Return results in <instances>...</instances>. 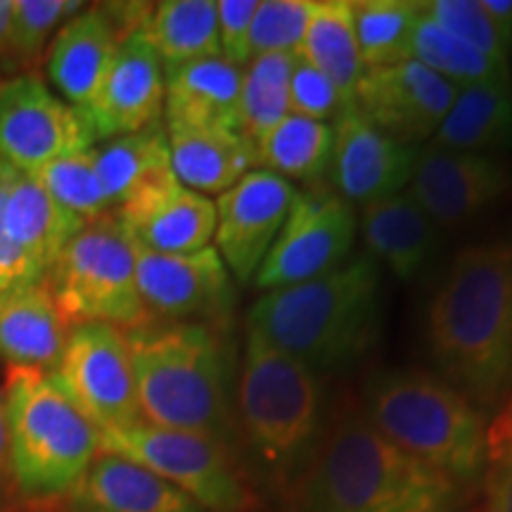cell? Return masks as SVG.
Masks as SVG:
<instances>
[{
	"label": "cell",
	"mask_w": 512,
	"mask_h": 512,
	"mask_svg": "<svg viewBox=\"0 0 512 512\" xmlns=\"http://www.w3.org/2000/svg\"><path fill=\"white\" fill-rule=\"evenodd\" d=\"M256 8H259V0H221L216 3L221 57L240 69H245L252 60L249 31H252Z\"/></svg>",
	"instance_id": "ab89813d"
},
{
	"label": "cell",
	"mask_w": 512,
	"mask_h": 512,
	"mask_svg": "<svg viewBox=\"0 0 512 512\" xmlns=\"http://www.w3.org/2000/svg\"><path fill=\"white\" fill-rule=\"evenodd\" d=\"M93 157L102 192L112 209H121L138 192L174 176L169 138L166 128L159 124L128 136L102 140V145L93 147Z\"/></svg>",
	"instance_id": "83f0119b"
},
{
	"label": "cell",
	"mask_w": 512,
	"mask_h": 512,
	"mask_svg": "<svg viewBox=\"0 0 512 512\" xmlns=\"http://www.w3.org/2000/svg\"><path fill=\"white\" fill-rule=\"evenodd\" d=\"M347 102L332 81L325 74H320L313 64L304 57H294L292 81H290V110L297 117H306L313 121L330 124L339 114L347 110Z\"/></svg>",
	"instance_id": "f35d334b"
},
{
	"label": "cell",
	"mask_w": 512,
	"mask_h": 512,
	"mask_svg": "<svg viewBox=\"0 0 512 512\" xmlns=\"http://www.w3.org/2000/svg\"><path fill=\"white\" fill-rule=\"evenodd\" d=\"M121 38L102 8L76 12L62 24L48 50V79L81 114L98 95Z\"/></svg>",
	"instance_id": "7402d4cb"
},
{
	"label": "cell",
	"mask_w": 512,
	"mask_h": 512,
	"mask_svg": "<svg viewBox=\"0 0 512 512\" xmlns=\"http://www.w3.org/2000/svg\"><path fill=\"white\" fill-rule=\"evenodd\" d=\"M458 86L434 74L418 60L366 69L358 81L354 107L377 131L396 143H430L446 119Z\"/></svg>",
	"instance_id": "5bb4252c"
},
{
	"label": "cell",
	"mask_w": 512,
	"mask_h": 512,
	"mask_svg": "<svg viewBox=\"0 0 512 512\" xmlns=\"http://www.w3.org/2000/svg\"><path fill=\"white\" fill-rule=\"evenodd\" d=\"M290 53H271L252 57L242 69L240 93V133L256 145L280 121L292 114L290 81L294 69Z\"/></svg>",
	"instance_id": "d6a6232c"
},
{
	"label": "cell",
	"mask_w": 512,
	"mask_h": 512,
	"mask_svg": "<svg viewBox=\"0 0 512 512\" xmlns=\"http://www.w3.org/2000/svg\"><path fill=\"white\" fill-rule=\"evenodd\" d=\"M145 34L164 76L190 62L221 55L219 10L214 0H164L155 5Z\"/></svg>",
	"instance_id": "f1b7e54d"
},
{
	"label": "cell",
	"mask_w": 512,
	"mask_h": 512,
	"mask_svg": "<svg viewBox=\"0 0 512 512\" xmlns=\"http://www.w3.org/2000/svg\"><path fill=\"white\" fill-rule=\"evenodd\" d=\"M486 512H512V441L489 453Z\"/></svg>",
	"instance_id": "b9f144b4"
},
{
	"label": "cell",
	"mask_w": 512,
	"mask_h": 512,
	"mask_svg": "<svg viewBox=\"0 0 512 512\" xmlns=\"http://www.w3.org/2000/svg\"><path fill=\"white\" fill-rule=\"evenodd\" d=\"M62 503L67 512H204L143 465L102 451L62 496Z\"/></svg>",
	"instance_id": "ffe728a7"
},
{
	"label": "cell",
	"mask_w": 512,
	"mask_h": 512,
	"mask_svg": "<svg viewBox=\"0 0 512 512\" xmlns=\"http://www.w3.org/2000/svg\"><path fill=\"white\" fill-rule=\"evenodd\" d=\"M55 377L100 434L143 422L124 330L107 323L69 328Z\"/></svg>",
	"instance_id": "8fae6325"
},
{
	"label": "cell",
	"mask_w": 512,
	"mask_h": 512,
	"mask_svg": "<svg viewBox=\"0 0 512 512\" xmlns=\"http://www.w3.org/2000/svg\"><path fill=\"white\" fill-rule=\"evenodd\" d=\"M117 216L133 242L162 254L200 252L216 233V204L176 176L138 192Z\"/></svg>",
	"instance_id": "d6986e66"
},
{
	"label": "cell",
	"mask_w": 512,
	"mask_h": 512,
	"mask_svg": "<svg viewBox=\"0 0 512 512\" xmlns=\"http://www.w3.org/2000/svg\"><path fill=\"white\" fill-rule=\"evenodd\" d=\"M124 332L143 422L233 446L235 370L223 332L214 323L166 320Z\"/></svg>",
	"instance_id": "7a4b0ae2"
},
{
	"label": "cell",
	"mask_w": 512,
	"mask_h": 512,
	"mask_svg": "<svg viewBox=\"0 0 512 512\" xmlns=\"http://www.w3.org/2000/svg\"><path fill=\"white\" fill-rule=\"evenodd\" d=\"M332 143V124L290 114L254 145L256 169L271 171L290 183H320L330 171Z\"/></svg>",
	"instance_id": "4dcf8cb0"
},
{
	"label": "cell",
	"mask_w": 512,
	"mask_h": 512,
	"mask_svg": "<svg viewBox=\"0 0 512 512\" xmlns=\"http://www.w3.org/2000/svg\"><path fill=\"white\" fill-rule=\"evenodd\" d=\"M366 418L377 432L460 484L489 463V425L456 387L418 368L380 370L366 384Z\"/></svg>",
	"instance_id": "8992f818"
},
{
	"label": "cell",
	"mask_w": 512,
	"mask_h": 512,
	"mask_svg": "<svg viewBox=\"0 0 512 512\" xmlns=\"http://www.w3.org/2000/svg\"><path fill=\"white\" fill-rule=\"evenodd\" d=\"M3 399L19 491L31 498L64 496L100 453V432L48 370L10 366Z\"/></svg>",
	"instance_id": "52a82bcc"
},
{
	"label": "cell",
	"mask_w": 512,
	"mask_h": 512,
	"mask_svg": "<svg viewBox=\"0 0 512 512\" xmlns=\"http://www.w3.org/2000/svg\"><path fill=\"white\" fill-rule=\"evenodd\" d=\"M309 512H458L463 484L403 451L366 415L337 422L306 472Z\"/></svg>",
	"instance_id": "5b68a950"
},
{
	"label": "cell",
	"mask_w": 512,
	"mask_h": 512,
	"mask_svg": "<svg viewBox=\"0 0 512 512\" xmlns=\"http://www.w3.org/2000/svg\"><path fill=\"white\" fill-rule=\"evenodd\" d=\"M422 10L446 31L465 41L467 46L479 50L501 67H508L510 50L503 46L501 36L496 34L494 24L482 8V0H425Z\"/></svg>",
	"instance_id": "8d00e7d4"
},
{
	"label": "cell",
	"mask_w": 512,
	"mask_h": 512,
	"mask_svg": "<svg viewBox=\"0 0 512 512\" xmlns=\"http://www.w3.org/2000/svg\"><path fill=\"white\" fill-rule=\"evenodd\" d=\"M176 181L200 195H223L256 169L254 145L228 128H166Z\"/></svg>",
	"instance_id": "484cf974"
},
{
	"label": "cell",
	"mask_w": 512,
	"mask_h": 512,
	"mask_svg": "<svg viewBox=\"0 0 512 512\" xmlns=\"http://www.w3.org/2000/svg\"><path fill=\"white\" fill-rule=\"evenodd\" d=\"M411 60H418L432 69L434 74L444 76L453 86L463 88L472 86V83H489V81H510V69L501 67V64L489 60V57L479 53L451 31H446L441 24L434 22L425 15L415 27L413 46H411Z\"/></svg>",
	"instance_id": "836d02e7"
},
{
	"label": "cell",
	"mask_w": 512,
	"mask_h": 512,
	"mask_svg": "<svg viewBox=\"0 0 512 512\" xmlns=\"http://www.w3.org/2000/svg\"><path fill=\"white\" fill-rule=\"evenodd\" d=\"M233 406L235 439L268 486L287 489L309 472L323 444L318 373L247 328Z\"/></svg>",
	"instance_id": "277c9868"
},
{
	"label": "cell",
	"mask_w": 512,
	"mask_h": 512,
	"mask_svg": "<svg viewBox=\"0 0 512 512\" xmlns=\"http://www.w3.org/2000/svg\"><path fill=\"white\" fill-rule=\"evenodd\" d=\"M247 328L318 375L354 366L380 337V266L358 256L320 278L268 290L249 309Z\"/></svg>",
	"instance_id": "3957f363"
},
{
	"label": "cell",
	"mask_w": 512,
	"mask_h": 512,
	"mask_svg": "<svg viewBox=\"0 0 512 512\" xmlns=\"http://www.w3.org/2000/svg\"><path fill=\"white\" fill-rule=\"evenodd\" d=\"M12 3H15V0H0V55H8L10 53Z\"/></svg>",
	"instance_id": "f6af8a7d"
},
{
	"label": "cell",
	"mask_w": 512,
	"mask_h": 512,
	"mask_svg": "<svg viewBox=\"0 0 512 512\" xmlns=\"http://www.w3.org/2000/svg\"><path fill=\"white\" fill-rule=\"evenodd\" d=\"M512 188L510 164L498 155L420 147L408 195L439 228H458Z\"/></svg>",
	"instance_id": "2e32d148"
},
{
	"label": "cell",
	"mask_w": 512,
	"mask_h": 512,
	"mask_svg": "<svg viewBox=\"0 0 512 512\" xmlns=\"http://www.w3.org/2000/svg\"><path fill=\"white\" fill-rule=\"evenodd\" d=\"M335 143L330 185L349 204H368L403 192L411 183L420 147L401 145L349 105L332 121Z\"/></svg>",
	"instance_id": "e0dca14e"
},
{
	"label": "cell",
	"mask_w": 512,
	"mask_h": 512,
	"mask_svg": "<svg viewBox=\"0 0 512 512\" xmlns=\"http://www.w3.org/2000/svg\"><path fill=\"white\" fill-rule=\"evenodd\" d=\"M356 233L354 204L339 197L332 185L311 183L299 190L254 285L268 292L335 271L349 261Z\"/></svg>",
	"instance_id": "30bf717a"
},
{
	"label": "cell",
	"mask_w": 512,
	"mask_h": 512,
	"mask_svg": "<svg viewBox=\"0 0 512 512\" xmlns=\"http://www.w3.org/2000/svg\"><path fill=\"white\" fill-rule=\"evenodd\" d=\"M133 254L140 299L152 320L211 323L233 302V278L214 245L190 254H162L133 242Z\"/></svg>",
	"instance_id": "4fadbf2b"
},
{
	"label": "cell",
	"mask_w": 512,
	"mask_h": 512,
	"mask_svg": "<svg viewBox=\"0 0 512 512\" xmlns=\"http://www.w3.org/2000/svg\"><path fill=\"white\" fill-rule=\"evenodd\" d=\"M5 223L15 245L27 254L36 271L46 278L64 249L88 223L64 209L27 171L10 166Z\"/></svg>",
	"instance_id": "d4e9b609"
},
{
	"label": "cell",
	"mask_w": 512,
	"mask_h": 512,
	"mask_svg": "<svg viewBox=\"0 0 512 512\" xmlns=\"http://www.w3.org/2000/svg\"><path fill=\"white\" fill-rule=\"evenodd\" d=\"M482 8L501 36L503 46L512 48V0H482Z\"/></svg>",
	"instance_id": "7bdbcfd3"
},
{
	"label": "cell",
	"mask_w": 512,
	"mask_h": 512,
	"mask_svg": "<svg viewBox=\"0 0 512 512\" xmlns=\"http://www.w3.org/2000/svg\"><path fill=\"white\" fill-rule=\"evenodd\" d=\"M299 188L271 171L254 169L216 200L214 247L230 278L254 280L290 214Z\"/></svg>",
	"instance_id": "9a60e30c"
},
{
	"label": "cell",
	"mask_w": 512,
	"mask_h": 512,
	"mask_svg": "<svg viewBox=\"0 0 512 512\" xmlns=\"http://www.w3.org/2000/svg\"><path fill=\"white\" fill-rule=\"evenodd\" d=\"M512 441V392L505 401V408L496 415L494 425L489 427V453Z\"/></svg>",
	"instance_id": "ee69618b"
},
{
	"label": "cell",
	"mask_w": 512,
	"mask_h": 512,
	"mask_svg": "<svg viewBox=\"0 0 512 512\" xmlns=\"http://www.w3.org/2000/svg\"><path fill=\"white\" fill-rule=\"evenodd\" d=\"M297 55L313 64L320 74L328 76L344 102L354 105L358 81L366 67L358 53L351 0H316L309 29Z\"/></svg>",
	"instance_id": "f546056e"
},
{
	"label": "cell",
	"mask_w": 512,
	"mask_h": 512,
	"mask_svg": "<svg viewBox=\"0 0 512 512\" xmlns=\"http://www.w3.org/2000/svg\"><path fill=\"white\" fill-rule=\"evenodd\" d=\"M430 145L496 155L512 147V81L472 83L456 100Z\"/></svg>",
	"instance_id": "4316f807"
},
{
	"label": "cell",
	"mask_w": 512,
	"mask_h": 512,
	"mask_svg": "<svg viewBox=\"0 0 512 512\" xmlns=\"http://www.w3.org/2000/svg\"><path fill=\"white\" fill-rule=\"evenodd\" d=\"M95 136L86 117L34 74L0 81V159L19 171L88 150Z\"/></svg>",
	"instance_id": "7c38bea8"
},
{
	"label": "cell",
	"mask_w": 512,
	"mask_h": 512,
	"mask_svg": "<svg viewBox=\"0 0 512 512\" xmlns=\"http://www.w3.org/2000/svg\"><path fill=\"white\" fill-rule=\"evenodd\" d=\"M100 451L143 465L181 489L204 512L252 508V491L235 463L233 448L221 439L136 422L124 430L102 432Z\"/></svg>",
	"instance_id": "9c48e42d"
},
{
	"label": "cell",
	"mask_w": 512,
	"mask_h": 512,
	"mask_svg": "<svg viewBox=\"0 0 512 512\" xmlns=\"http://www.w3.org/2000/svg\"><path fill=\"white\" fill-rule=\"evenodd\" d=\"M46 280L69 328L107 323L133 330L152 320L138 292L133 242L117 214L88 223L69 242Z\"/></svg>",
	"instance_id": "ba28073f"
},
{
	"label": "cell",
	"mask_w": 512,
	"mask_h": 512,
	"mask_svg": "<svg viewBox=\"0 0 512 512\" xmlns=\"http://www.w3.org/2000/svg\"><path fill=\"white\" fill-rule=\"evenodd\" d=\"M67 332L46 278L0 292V356L10 366L55 373Z\"/></svg>",
	"instance_id": "603a6c76"
},
{
	"label": "cell",
	"mask_w": 512,
	"mask_h": 512,
	"mask_svg": "<svg viewBox=\"0 0 512 512\" xmlns=\"http://www.w3.org/2000/svg\"><path fill=\"white\" fill-rule=\"evenodd\" d=\"M354 27L361 62L366 69L411 60L413 34L422 17L415 0H356Z\"/></svg>",
	"instance_id": "1f68e13d"
},
{
	"label": "cell",
	"mask_w": 512,
	"mask_h": 512,
	"mask_svg": "<svg viewBox=\"0 0 512 512\" xmlns=\"http://www.w3.org/2000/svg\"><path fill=\"white\" fill-rule=\"evenodd\" d=\"M427 354L437 375L479 413L512 392V240L456 254L427 309Z\"/></svg>",
	"instance_id": "6da1fadb"
},
{
	"label": "cell",
	"mask_w": 512,
	"mask_h": 512,
	"mask_svg": "<svg viewBox=\"0 0 512 512\" xmlns=\"http://www.w3.org/2000/svg\"><path fill=\"white\" fill-rule=\"evenodd\" d=\"M164 112V67L145 31L119 43L98 95L83 117L95 143L159 124Z\"/></svg>",
	"instance_id": "ac0fdd59"
},
{
	"label": "cell",
	"mask_w": 512,
	"mask_h": 512,
	"mask_svg": "<svg viewBox=\"0 0 512 512\" xmlns=\"http://www.w3.org/2000/svg\"><path fill=\"white\" fill-rule=\"evenodd\" d=\"M10 164L0 159V292L12 290L17 285H29L43 280L36 266L27 259V254L12 242L5 223V202H8Z\"/></svg>",
	"instance_id": "60d3db41"
},
{
	"label": "cell",
	"mask_w": 512,
	"mask_h": 512,
	"mask_svg": "<svg viewBox=\"0 0 512 512\" xmlns=\"http://www.w3.org/2000/svg\"><path fill=\"white\" fill-rule=\"evenodd\" d=\"M356 219L370 259L399 280L418 278L439 252V226L406 190L361 204Z\"/></svg>",
	"instance_id": "44dd1931"
},
{
	"label": "cell",
	"mask_w": 512,
	"mask_h": 512,
	"mask_svg": "<svg viewBox=\"0 0 512 512\" xmlns=\"http://www.w3.org/2000/svg\"><path fill=\"white\" fill-rule=\"evenodd\" d=\"M93 147L57 157L53 162L43 164L41 169L31 171V176L48 190L55 202H60L64 209H69L86 223L98 221L112 211L105 192H102L98 171H95Z\"/></svg>",
	"instance_id": "e575fe53"
},
{
	"label": "cell",
	"mask_w": 512,
	"mask_h": 512,
	"mask_svg": "<svg viewBox=\"0 0 512 512\" xmlns=\"http://www.w3.org/2000/svg\"><path fill=\"white\" fill-rule=\"evenodd\" d=\"M81 10L74 0H15L12 3L10 55L34 60L50 34Z\"/></svg>",
	"instance_id": "74e56055"
},
{
	"label": "cell",
	"mask_w": 512,
	"mask_h": 512,
	"mask_svg": "<svg viewBox=\"0 0 512 512\" xmlns=\"http://www.w3.org/2000/svg\"><path fill=\"white\" fill-rule=\"evenodd\" d=\"M10 472V453H8V425H5V399L0 389V477Z\"/></svg>",
	"instance_id": "bcb514c9"
},
{
	"label": "cell",
	"mask_w": 512,
	"mask_h": 512,
	"mask_svg": "<svg viewBox=\"0 0 512 512\" xmlns=\"http://www.w3.org/2000/svg\"><path fill=\"white\" fill-rule=\"evenodd\" d=\"M316 0H264L256 8L249 53L252 57L271 53L297 55L309 29Z\"/></svg>",
	"instance_id": "d590c367"
},
{
	"label": "cell",
	"mask_w": 512,
	"mask_h": 512,
	"mask_svg": "<svg viewBox=\"0 0 512 512\" xmlns=\"http://www.w3.org/2000/svg\"><path fill=\"white\" fill-rule=\"evenodd\" d=\"M242 69L223 57L190 62L164 76L166 128L240 131Z\"/></svg>",
	"instance_id": "cb8c5ba5"
}]
</instances>
